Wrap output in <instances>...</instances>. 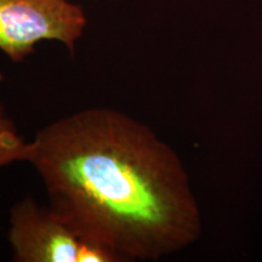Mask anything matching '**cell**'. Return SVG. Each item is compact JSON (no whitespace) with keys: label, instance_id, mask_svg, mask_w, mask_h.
<instances>
[{"label":"cell","instance_id":"7a4b0ae2","mask_svg":"<svg viewBox=\"0 0 262 262\" xmlns=\"http://www.w3.org/2000/svg\"><path fill=\"white\" fill-rule=\"evenodd\" d=\"M9 241L16 262H119L85 241L50 206L26 196L11 209Z\"/></svg>","mask_w":262,"mask_h":262},{"label":"cell","instance_id":"277c9868","mask_svg":"<svg viewBox=\"0 0 262 262\" xmlns=\"http://www.w3.org/2000/svg\"><path fill=\"white\" fill-rule=\"evenodd\" d=\"M3 75L0 74V80ZM32 156V142H26L18 135L15 124L6 117L0 103V168L14 162H28Z\"/></svg>","mask_w":262,"mask_h":262},{"label":"cell","instance_id":"6da1fadb","mask_svg":"<svg viewBox=\"0 0 262 262\" xmlns=\"http://www.w3.org/2000/svg\"><path fill=\"white\" fill-rule=\"evenodd\" d=\"M29 163L49 206L119 262L159 260L201 234L181 160L125 113L89 108L49 124L32 141Z\"/></svg>","mask_w":262,"mask_h":262},{"label":"cell","instance_id":"3957f363","mask_svg":"<svg viewBox=\"0 0 262 262\" xmlns=\"http://www.w3.org/2000/svg\"><path fill=\"white\" fill-rule=\"evenodd\" d=\"M88 18L67 0H0V51L19 63L42 40H57L71 52Z\"/></svg>","mask_w":262,"mask_h":262}]
</instances>
